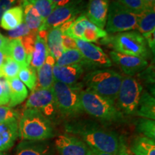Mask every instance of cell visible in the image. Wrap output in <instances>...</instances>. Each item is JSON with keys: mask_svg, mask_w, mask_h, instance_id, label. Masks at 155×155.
<instances>
[{"mask_svg": "<svg viewBox=\"0 0 155 155\" xmlns=\"http://www.w3.org/2000/svg\"><path fill=\"white\" fill-rule=\"evenodd\" d=\"M67 134L81 139L91 149L117 155L121 138L114 131L108 130L96 122L88 120H73L65 124Z\"/></svg>", "mask_w": 155, "mask_h": 155, "instance_id": "obj_1", "label": "cell"}, {"mask_svg": "<svg viewBox=\"0 0 155 155\" xmlns=\"http://www.w3.org/2000/svg\"><path fill=\"white\" fill-rule=\"evenodd\" d=\"M122 78L121 74L109 68L97 69L86 73L81 84L86 87V90L115 104Z\"/></svg>", "mask_w": 155, "mask_h": 155, "instance_id": "obj_2", "label": "cell"}, {"mask_svg": "<svg viewBox=\"0 0 155 155\" xmlns=\"http://www.w3.org/2000/svg\"><path fill=\"white\" fill-rule=\"evenodd\" d=\"M19 137L25 141H45L55 135L52 121L33 108H25L18 121Z\"/></svg>", "mask_w": 155, "mask_h": 155, "instance_id": "obj_3", "label": "cell"}, {"mask_svg": "<svg viewBox=\"0 0 155 155\" xmlns=\"http://www.w3.org/2000/svg\"><path fill=\"white\" fill-rule=\"evenodd\" d=\"M81 104L83 112L101 121L119 123L124 121V116L115 104L91 91H81Z\"/></svg>", "mask_w": 155, "mask_h": 155, "instance_id": "obj_4", "label": "cell"}, {"mask_svg": "<svg viewBox=\"0 0 155 155\" xmlns=\"http://www.w3.org/2000/svg\"><path fill=\"white\" fill-rule=\"evenodd\" d=\"M101 43L113 48L114 51L129 55L140 56L146 59L150 56V51L146 40L137 31H127L115 35H106L102 38Z\"/></svg>", "mask_w": 155, "mask_h": 155, "instance_id": "obj_5", "label": "cell"}, {"mask_svg": "<svg viewBox=\"0 0 155 155\" xmlns=\"http://www.w3.org/2000/svg\"><path fill=\"white\" fill-rule=\"evenodd\" d=\"M83 87L81 83L70 86L54 81L52 89L59 113L68 117H75L83 113L81 104Z\"/></svg>", "mask_w": 155, "mask_h": 155, "instance_id": "obj_6", "label": "cell"}, {"mask_svg": "<svg viewBox=\"0 0 155 155\" xmlns=\"http://www.w3.org/2000/svg\"><path fill=\"white\" fill-rule=\"evenodd\" d=\"M143 90L139 79L126 75L122 78L116 98V108L123 114L135 115Z\"/></svg>", "mask_w": 155, "mask_h": 155, "instance_id": "obj_7", "label": "cell"}, {"mask_svg": "<svg viewBox=\"0 0 155 155\" xmlns=\"http://www.w3.org/2000/svg\"><path fill=\"white\" fill-rule=\"evenodd\" d=\"M138 16L132 14L118 2L109 4L106 32L107 34L120 33L137 28Z\"/></svg>", "mask_w": 155, "mask_h": 155, "instance_id": "obj_8", "label": "cell"}, {"mask_svg": "<svg viewBox=\"0 0 155 155\" xmlns=\"http://www.w3.org/2000/svg\"><path fill=\"white\" fill-rule=\"evenodd\" d=\"M87 4L85 0H73L66 5L55 8L53 12L42 23L38 31H49L59 27L69 19L76 18L86 11Z\"/></svg>", "mask_w": 155, "mask_h": 155, "instance_id": "obj_9", "label": "cell"}, {"mask_svg": "<svg viewBox=\"0 0 155 155\" xmlns=\"http://www.w3.org/2000/svg\"><path fill=\"white\" fill-rule=\"evenodd\" d=\"M25 108L38 110L50 121L55 119L58 111L53 89L36 88L27 100Z\"/></svg>", "mask_w": 155, "mask_h": 155, "instance_id": "obj_10", "label": "cell"}, {"mask_svg": "<svg viewBox=\"0 0 155 155\" xmlns=\"http://www.w3.org/2000/svg\"><path fill=\"white\" fill-rule=\"evenodd\" d=\"M78 50L82 54L86 68L91 71L97 69L108 68L112 65V62L108 55L98 46L92 42H85L81 40H75Z\"/></svg>", "mask_w": 155, "mask_h": 155, "instance_id": "obj_11", "label": "cell"}, {"mask_svg": "<svg viewBox=\"0 0 155 155\" xmlns=\"http://www.w3.org/2000/svg\"><path fill=\"white\" fill-rule=\"evenodd\" d=\"M111 61L118 65L127 76L133 77L148 66V61L140 56L129 55L113 50L109 53Z\"/></svg>", "mask_w": 155, "mask_h": 155, "instance_id": "obj_12", "label": "cell"}, {"mask_svg": "<svg viewBox=\"0 0 155 155\" xmlns=\"http://www.w3.org/2000/svg\"><path fill=\"white\" fill-rule=\"evenodd\" d=\"M55 149L60 155H90L91 148L74 135L64 134L55 141Z\"/></svg>", "mask_w": 155, "mask_h": 155, "instance_id": "obj_13", "label": "cell"}, {"mask_svg": "<svg viewBox=\"0 0 155 155\" xmlns=\"http://www.w3.org/2000/svg\"><path fill=\"white\" fill-rule=\"evenodd\" d=\"M109 4V0H89L84 14L90 22L104 30L107 20Z\"/></svg>", "mask_w": 155, "mask_h": 155, "instance_id": "obj_14", "label": "cell"}, {"mask_svg": "<svg viewBox=\"0 0 155 155\" xmlns=\"http://www.w3.org/2000/svg\"><path fill=\"white\" fill-rule=\"evenodd\" d=\"M85 71L86 68L79 64L68 66H59L55 65L53 70L54 80L73 86L78 83V81L83 75Z\"/></svg>", "mask_w": 155, "mask_h": 155, "instance_id": "obj_15", "label": "cell"}, {"mask_svg": "<svg viewBox=\"0 0 155 155\" xmlns=\"http://www.w3.org/2000/svg\"><path fill=\"white\" fill-rule=\"evenodd\" d=\"M15 155H54V148L48 140H23L17 147Z\"/></svg>", "mask_w": 155, "mask_h": 155, "instance_id": "obj_16", "label": "cell"}, {"mask_svg": "<svg viewBox=\"0 0 155 155\" xmlns=\"http://www.w3.org/2000/svg\"><path fill=\"white\" fill-rule=\"evenodd\" d=\"M18 137V119H12L0 124V152L10 149Z\"/></svg>", "mask_w": 155, "mask_h": 155, "instance_id": "obj_17", "label": "cell"}, {"mask_svg": "<svg viewBox=\"0 0 155 155\" xmlns=\"http://www.w3.org/2000/svg\"><path fill=\"white\" fill-rule=\"evenodd\" d=\"M55 60L48 53L45 61L37 70V86L39 88H51L54 83L53 67Z\"/></svg>", "mask_w": 155, "mask_h": 155, "instance_id": "obj_18", "label": "cell"}, {"mask_svg": "<svg viewBox=\"0 0 155 155\" xmlns=\"http://www.w3.org/2000/svg\"><path fill=\"white\" fill-rule=\"evenodd\" d=\"M9 86V101L8 106L15 107L22 104L28 96V91L25 85L18 78L7 80Z\"/></svg>", "mask_w": 155, "mask_h": 155, "instance_id": "obj_19", "label": "cell"}, {"mask_svg": "<svg viewBox=\"0 0 155 155\" xmlns=\"http://www.w3.org/2000/svg\"><path fill=\"white\" fill-rule=\"evenodd\" d=\"M21 6L23 9L24 22L31 32H38L42 24V18L38 10L28 0H22Z\"/></svg>", "mask_w": 155, "mask_h": 155, "instance_id": "obj_20", "label": "cell"}, {"mask_svg": "<svg viewBox=\"0 0 155 155\" xmlns=\"http://www.w3.org/2000/svg\"><path fill=\"white\" fill-rule=\"evenodd\" d=\"M141 118L155 119V98L147 91L143 90L135 115Z\"/></svg>", "mask_w": 155, "mask_h": 155, "instance_id": "obj_21", "label": "cell"}, {"mask_svg": "<svg viewBox=\"0 0 155 155\" xmlns=\"http://www.w3.org/2000/svg\"><path fill=\"white\" fill-rule=\"evenodd\" d=\"M24 21L22 6H15L6 11L0 20V25L6 30H12Z\"/></svg>", "mask_w": 155, "mask_h": 155, "instance_id": "obj_22", "label": "cell"}, {"mask_svg": "<svg viewBox=\"0 0 155 155\" xmlns=\"http://www.w3.org/2000/svg\"><path fill=\"white\" fill-rule=\"evenodd\" d=\"M48 54V50L46 40L37 35L34 43L33 50L31 55L30 66L37 71L39 68L43 65Z\"/></svg>", "mask_w": 155, "mask_h": 155, "instance_id": "obj_23", "label": "cell"}, {"mask_svg": "<svg viewBox=\"0 0 155 155\" xmlns=\"http://www.w3.org/2000/svg\"><path fill=\"white\" fill-rule=\"evenodd\" d=\"M62 36L63 33L59 27L51 29L48 32L46 43L48 53L55 60L59 58L64 51L62 44Z\"/></svg>", "mask_w": 155, "mask_h": 155, "instance_id": "obj_24", "label": "cell"}, {"mask_svg": "<svg viewBox=\"0 0 155 155\" xmlns=\"http://www.w3.org/2000/svg\"><path fill=\"white\" fill-rule=\"evenodd\" d=\"M129 148L134 155H155V141L139 136L133 139Z\"/></svg>", "mask_w": 155, "mask_h": 155, "instance_id": "obj_25", "label": "cell"}, {"mask_svg": "<svg viewBox=\"0 0 155 155\" xmlns=\"http://www.w3.org/2000/svg\"><path fill=\"white\" fill-rule=\"evenodd\" d=\"M76 64L83 65L86 68V62L84 58L78 49L64 50L61 55L55 60V65L59 66H68Z\"/></svg>", "mask_w": 155, "mask_h": 155, "instance_id": "obj_26", "label": "cell"}, {"mask_svg": "<svg viewBox=\"0 0 155 155\" xmlns=\"http://www.w3.org/2000/svg\"><path fill=\"white\" fill-rule=\"evenodd\" d=\"M137 28L141 35L155 30V10L154 8L147 9L138 15Z\"/></svg>", "mask_w": 155, "mask_h": 155, "instance_id": "obj_27", "label": "cell"}, {"mask_svg": "<svg viewBox=\"0 0 155 155\" xmlns=\"http://www.w3.org/2000/svg\"><path fill=\"white\" fill-rule=\"evenodd\" d=\"M8 55L15 61L21 65V67L29 65L28 57L20 39L10 40L8 45Z\"/></svg>", "mask_w": 155, "mask_h": 155, "instance_id": "obj_28", "label": "cell"}, {"mask_svg": "<svg viewBox=\"0 0 155 155\" xmlns=\"http://www.w3.org/2000/svg\"><path fill=\"white\" fill-rule=\"evenodd\" d=\"M107 35L105 30L97 27L86 18V26L81 40L88 42H94L98 41L99 39L106 37Z\"/></svg>", "mask_w": 155, "mask_h": 155, "instance_id": "obj_29", "label": "cell"}, {"mask_svg": "<svg viewBox=\"0 0 155 155\" xmlns=\"http://www.w3.org/2000/svg\"><path fill=\"white\" fill-rule=\"evenodd\" d=\"M18 78L28 88L32 91L35 90L37 86V72L36 70L32 68L30 65L21 67L18 73Z\"/></svg>", "mask_w": 155, "mask_h": 155, "instance_id": "obj_30", "label": "cell"}, {"mask_svg": "<svg viewBox=\"0 0 155 155\" xmlns=\"http://www.w3.org/2000/svg\"><path fill=\"white\" fill-rule=\"evenodd\" d=\"M21 65L15 61L12 58L7 57L4 62L3 65L1 67L2 76L5 78L6 79H11L17 77Z\"/></svg>", "mask_w": 155, "mask_h": 155, "instance_id": "obj_31", "label": "cell"}, {"mask_svg": "<svg viewBox=\"0 0 155 155\" xmlns=\"http://www.w3.org/2000/svg\"><path fill=\"white\" fill-rule=\"evenodd\" d=\"M137 130L143 137L155 140V121L154 120L141 118L137 121Z\"/></svg>", "mask_w": 155, "mask_h": 155, "instance_id": "obj_32", "label": "cell"}, {"mask_svg": "<svg viewBox=\"0 0 155 155\" xmlns=\"http://www.w3.org/2000/svg\"><path fill=\"white\" fill-rule=\"evenodd\" d=\"M123 5L127 10L135 15H141L147 9H150L147 7L146 3L143 0H115Z\"/></svg>", "mask_w": 155, "mask_h": 155, "instance_id": "obj_33", "label": "cell"}, {"mask_svg": "<svg viewBox=\"0 0 155 155\" xmlns=\"http://www.w3.org/2000/svg\"><path fill=\"white\" fill-rule=\"evenodd\" d=\"M30 2L38 10L42 18V23L55 9V7L50 0H34V1H30Z\"/></svg>", "mask_w": 155, "mask_h": 155, "instance_id": "obj_34", "label": "cell"}, {"mask_svg": "<svg viewBox=\"0 0 155 155\" xmlns=\"http://www.w3.org/2000/svg\"><path fill=\"white\" fill-rule=\"evenodd\" d=\"M138 78L139 81H142L149 88L151 89L150 94L152 96H154L152 94L154 93V65H150L147 66L144 70H143L141 72L138 73Z\"/></svg>", "mask_w": 155, "mask_h": 155, "instance_id": "obj_35", "label": "cell"}, {"mask_svg": "<svg viewBox=\"0 0 155 155\" xmlns=\"http://www.w3.org/2000/svg\"><path fill=\"white\" fill-rule=\"evenodd\" d=\"M31 32V31L27 25L23 22L22 24L19 25L18 27L14 30L9 31L7 33V38L9 40H16V39H21L23 37L28 35Z\"/></svg>", "mask_w": 155, "mask_h": 155, "instance_id": "obj_36", "label": "cell"}, {"mask_svg": "<svg viewBox=\"0 0 155 155\" xmlns=\"http://www.w3.org/2000/svg\"><path fill=\"white\" fill-rule=\"evenodd\" d=\"M19 112L8 106H0V124L12 119H19Z\"/></svg>", "mask_w": 155, "mask_h": 155, "instance_id": "obj_37", "label": "cell"}, {"mask_svg": "<svg viewBox=\"0 0 155 155\" xmlns=\"http://www.w3.org/2000/svg\"><path fill=\"white\" fill-rule=\"evenodd\" d=\"M9 101V86L7 79L0 77V106L8 104Z\"/></svg>", "mask_w": 155, "mask_h": 155, "instance_id": "obj_38", "label": "cell"}, {"mask_svg": "<svg viewBox=\"0 0 155 155\" xmlns=\"http://www.w3.org/2000/svg\"><path fill=\"white\" fill-rule=\"evenodd\" d=\"M62 44H63L64 50L78 49L75 39L71 38L66 35H63V36H62Z\"/></svg>", "mask_w": 155, "mask_h": 155, "instance_id": "obj_39", "label": "cell"}, {"mask_svg": "<svg viewBox=\"0 0 155 155\" xmlns=\"http://www.w3.org/2000/svg\"><path fill=\"white\" fill-rule=\"evenodd\" d=\"M21 1L22 0H0V20L6 11L14 7L18 2H21Z\"/></svg>", "mask_w": 155, "mask_h": 155, "instance_id": "obj_40", "label": "cell"}, {"mask_svg": "<svg viewBox=\"0 0 155 155\" xmlns=\"http://www.w3.org/2000/svg\"><path fill=\"white\" fill-rule=\"evenodd\" d=\"M142 36L144 37V40H146L148 48H150L152 50L153 55H154L155 52V30L152 32H147L146 34H143Z\"/></svg>", "mask_w": 155, "mask_h": 155, "instance_id": "obj_41", "label": "cell"}, {"mask_svg": "<svg viewBox=\"0 0 155 155\" xmlns=\"http://www.w3.org/2000/svg\"><path fill=\"white\" fill-rule=\"evenodd\" d=\"M117 155H134L131 152V151L129 150V148L127 147V145L125 143L124 139H123V137L121 138L119 150Z\"/></svg>", "mask_w": 155, "mask_h": 155, "instance_id": "obj_42", "label": "cell"}, {"mask_svg": "<svg viewBox=\"0 0 155 155\" xmlns=\"http://www.w3.org/2000/svg\"><path fill=\"white\" fill-rule=\"evenodd\" d=\"M8 56H9V55H8V45H7V47L1 48V49H0V77L2 76L1 67H2V65H3L5 59L7 58V57H8Z\"/></svg>", "mask_w": 155, "mask_h": 155, "instance_id": "obj_43", "label": "cell"}, {"mask_svg": "<svg viewBox=\"0 0 155 155\" xmlns=\"http://www.w3.org/2000/svg\"><path fill=\"white\" fill-rule=\"evenodd\" d=\"M51 1L52 4H53L55 8L58 7H61V6H63L66 5L70 2L73 1V0H50Z\"/></svg>", "mask_w": 155, "mask_h": 155, "instance_id": "obj_44", "label": "cell"}, {"mask_svg": "<svg viewBox=\"0 0 155 155\" xmlns=\"http://www.w3.org/2000/svg\"><path fill=\"white\" fill-rule=\"evenodd\" d=\"M9 41L10 40L8 38H6V37L2 35V34H0V49L7 47L8 45Z\"/></svg>", "mask_w": 155, "mask_h": 155, "instance_id": "obj_45", "label": "cell"}, {"mask_svg": "<svg viewBox=\"0 0 155 155\" xmlns=\"http://www.w3.org/2000/svg\"><path fill=\"white\" fill-rule=\"evenodd\" d=\"M90 155H114V154H110V153H107V152H101V151H98V150H94V149L91 148Z\"/></svg>", "mask_w": 155, "mask_h": 155, "instance_id": "obj_46", "label": "cell"}, {"mask_svg": "<svg viewBox=\"0 0 155 155\" xmlns=\"http://www.w3.org/2000/svg\"><path fill=\"white\" fill-rule=\"evenodd\" d=\"M149 8H154L155 0H143Z\"/></svg>", "mask_w": 155, "mask_h": 155, "instance_id": "obj_47", "label": "cell"}, {"mask_svg": "<svg viewBox=\"0 0 155 155\" xmlns=\"http://www.w3.org/2000/svg\"><path fill=\"white\" fill-rule=\"evenodd\" d=\"M0 155H8V154H6L5 152H0Z\"/></svg>", "mask_w": 155, "mask_h": 155, "instance_id": "obj_48", "label": "cell"}, {"mask_svg": "<svg viewBox=\"0 0 155 155\" xmlns=\"http://www.w3.org/2000/svg\"><path fill=\"white\" fill-rule=\"evenodd\" d=\"M29 2H30V1H34V0H28Z\"/></svg>", "mask_w": 155, "mask_h": 155, "instance_id": "obj_49", "label": "cell"}]
</instances>
